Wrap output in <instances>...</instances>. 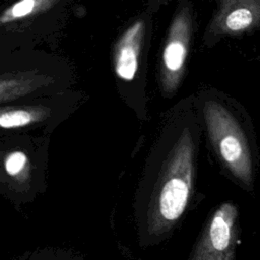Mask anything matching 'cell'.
<instances>
[{
	"mask_svg": "<svg viewBox=\"0 0 260 260\" xmlns=\"http://www.w3.org/2000/svg\"><path fill=\"white\" fill-rule=\"evenodd\" d=\"M195 144L184 130L174 143L157 181L149 204V232L161 233L172 228L188 205L194 181Z\"/></svg>",
	"mask_w": 260,
	"mask_h": 260,
	"instance_id": "obj_1",
	"label": "cell"
},
{
	"mask_svg": "<svg viewBox=\"0 0 260 260\" xmlns=\"http://www.w3.org/2000/svg\"><path fill=\"white\" fill-rule=\"evenodd\" d=\"M209 137L229 171L246 185L252 183V158L245 134L234 116L217 103L204 110Z\"/></svg>",
	"mask_w": 260,
	"mask_h": 260,
	"instance_id": "obj_2",
	"label": "cell"
},
{
	"mask_svg": "<svg viewBox=\"0 0 260 260\" xmlns=\"http://www.w3.org/2000/svg\"><path fill=\"white\" fill-rule=\"evenodd\" d=\"M238 208L220 204L210 217L192 260H233L238 237Z\"/></svg>",
	"mask_w": 260,
	"mask_h": 260,
	"instance_id": "obj_3",
	"label": "cell"
},
{
	"mask_svg": "<svg viewBox=\"0 0 260 260\" xmlns=\"http://www.w3.org/2000/svg\"><path fill=\"white\" fill-rule=\"evenodd\" d=\"M142 30V22H135L126 30L118 44L115 57V70L121 79L130 81L136 74Z\"/></svg>",
	"mask_w": 260,
	"mask_h": 260,
	"instance_id": "obj_4",
	"label": "cell"
},
{
	"mask_svg": "<svg viewBox=\"0 0 260 260\" xmlns=\"http://www.w3.org/2000/svg\"><path fill=\"white\" fill-rule=\"evenodd\" d=\"M260 24V0H226L222 26L229 32H242Z\"/></svg>",
	"mask_w": 260,
	"mask_h": 260,
	"instance_id": "obj_5",
	"label": "cell"
},
{
	"mask_svg": "<svg viewBox=\"0 0 260 260\" xmlns=\"http://www.w3.org/2000/svg\"><path fill=\"white\" fill-rule=\"evenodd\" d=\"M47 112L42 108H23L2 110L0 126L3 129H14L43 120Z\"/></svg>",
	"mask_w": 260,
	"mask_h": 260,
	"instance_id": "obj_6",
	"label": "cell"
},
{
	"mask_svg": "<svg viewBox=\"0 0 260 260\" xmlns=\"http://www.w3.org/2000/svg\"><path fill=\"white\" fill-rule=\"evenodd\" d=\"M187 56L186 37L181 32H173L165 47L162 59L167 70L171 74H177L181 71Z\"/></svg>",
	"mask_w": 260,
	"mask_h": 260,
	"instance_id": "obj_7",
	"label": "cell"
},
{
	"mask_svg": "<svg viewBox=\"0 0 260 260\" xmlns=\"http://www.w3.org/2000/svg\"><path fill=\"white\" fill-rule=\"evenodd\" d=\"M3 168L9 177L22 182L28 176V158L23 151L12 150L5 155L3 159Z\"/></svg>",
	"mask_w": 260,
	"mask_h": 260,
	"instance_id": "obj_8",
	"label": "cell"
},
{
	"mask_svg": "<svg viewBox=\"0 0 260 260\" xmlns=\"http://www.w3.org/2000/svg\"><path fill=\"white\" fill-rule=\"evenodd\" d=\"M36 6V0H20L12 5L8 11L12 18H20L32 12Z\"/></svg>",
	"mask_w": 260,
	"mask_h": 260,
	"instance_id": "obj_9",
	"label": "cell"
}]
</instances>
